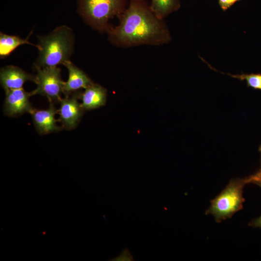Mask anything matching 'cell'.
Here are the masks:
<instances>
[{
    "instance_id": "obj_1",
    "label": "cell",
    "mask_w": 261,
    "mask_h": 261,
    "mask_svg": "<svg viewBox=\"0 0 261 261\" xmlns=\"http://www.w3.org/2000/svg\"><path fill=\"white\" fill-rule=\"evenodd\" d=\"M119 18L118 25L111 26L106 32L109 41L115 46L160 45L171 40L164 20L157 17L144 0H129Z\"/></svg>"
},
{
    "instance_id": "obj_2",
    "label": "cell",
    "mask_w": 261,
    "mask_h": 261,
    "mask_svg": "<svg viewBox=\"0 0 261 261\" xmlns=\"http://www.w3.org/2000/svg\"><path fill=\"white\" fill-rule=\"evenodd\" d=\"M39 55L36 68L57 67L69 60L73 49L72 29L65 25L59 26L49 34L39 37Z\"/></svg>"
},
{
    "instance_id": "obj_3",
    "label": "cell",
    "mask_w": 261,
    "mask_h": 261,
    "mask_svg": "<svg viewBox=\"0 0 261 261\" xmlns=\"http://www.w3.org/2000/svg\"><path fill=\"white\" fill-rule=\"evenodd\" d=\"M78 11L85 22L100 32H107L109 20L119 17L129 0H77Z\"/></svg>"
},
{
    "instance_id": "obj_4",
    "label": "cell",
    "mask_w": 261,
    "mask_h": 261,
    "mask_svg": "<svg viewBox=\"0 0 261 261\" xmlns=\"http://www.w3.org/2000/svg\"><path fill=\"white\" fill-rule=\"evenodd\" d=\"M248 183V178L234 179L211 202L206 213L212 214L217 222L231 217L243 208V188Z\"/></svg>"
},
{
    "instance_id": "obj_5",
    "label": "cell",
    "mask_w": 261,
    "mask_h": 261,
    "mask_svg": "<svg viewBox=\"0 0 261 261\" xmlns=\"http://www.w3.org/2000/svg\"><path fill=\"white\" fill-rule=\"evenodd\" d=\"M35 83L37 87L30 92L31 96L40 94L46 97L50 102H59L63 93L64 83L61 70L57 67L36 68Z\"/></svg>"
},
{
    "instance_id": "obj_6",
    "label": "cell",
    "mask_w": 261,
    "mask_h": 261,
    "mask_svg": "<svg viewBox=\"0 0 261 261\" xmlns=\"http://www.w3.org/2000/svg\"><path fill=\"white\" fill-rule=\"evenodd\" d=\"M5 93L3 109L6 115L17 116L27 113L31 114L34 110L29 101L30 92L22 88L9 90Z\"/></svg>"
},
{
    "instance_id": "obj_7",
    "label": "cell",
    "mask_w": 261,
    "mask_h": 261,
    "mask_svg": "<svg viewBox=\"0 0 261 261\" xmlns=\"http://www.w3.org/2000/svg\"><path fill=\"white\" fill-rule=\"evenodd\" d=\"M78 94L66 96L60 101V107L58 110L62 126L68 130L75 128L83 114V109L78 102Z\"/></svg>"
},
{
    "instance_id": "obj_8",
    "label": "cell",
    "mask_w": 261,
    "mask_h": 261,
    "mask_svg": "<svg viewBox=\"0 0 261 261\" xmlns=\"http://www.w3.org/2000/svg\"><path fill=\"white\" fill-rule=\"evenodd\" d=\"M35 80V76L29 74L21 68L8 65L2 68L0 71V81L5 91L23 88L28 81Z\"/></svg>"
},
{
    "instance_id": "obj_9",
    "label": "cell",
    "mask_w": 261,
    "mask_h": 261,
    "mask_svg": "<svg viewBox=\"0 0 261 261\" xmlns=\"http://www.w3.org/2000/svg\"><path fill=\"white\" fill-rule=\"evenodd\" d=\"M58 113L52 102L44 110H34L30 114L33 124L41 134H46L59 131L60 128L57 124L55 115Z\"/></svg>"
},
{
    "instance_id": "obj_10",
    "label": "cell",
    "mask_w": 261,
    "mask_h": 261,
    "mask_svg": "<svg viewBox=\"0 0 261 261\" xmlns=\"http://www.w3.org/2000/svg\"><path fill=\"white\" fill-rule=\"evenodd\" d=\"M68 71V79L64 82L63 94L68 96L73 92L86 88L93 83L87 74L69 60L63 64Z\"/></svg>"
},
{
    "instance_id": "obj_11",
    "label": "cell",
    "mask_w": 261,
    "mask_h": 261,
    "mask_svg": "<svg viewBox=\"0 0 261 261\" xmlns=\"http://www.w3.org/2000/svg\"><path fill=\"white\" fill-rule=\"evenodd\" d=\"M106 89L101 85L92 83L85 91L78 94V98L82 102L83 110H91L104 105L106 102Z\"/></svg>"
},
{
    "instance_id": "obj_12",
    "label": "cell",
    "mask_w": 261,
    "mask_h": 261,
    "mask_svg": "<svg viewBox=\"0 0 261 261\" xmlns=\"http://www.w3.org/2000/svg\"><path fill=\"white\" fill-rule=\"evenodd\" d=\"M30 36V35H29ZM28 37L22 39L19 36L10 35L0 32V56L1 58L8 56L17 47L21 45L28 44L36 47L39 49L38 44H34L30 43Z\"/></svg>"
},
{
    "instance_id": "obj_13",
    "label": "cell",
    "mask_w": 261,
    "mask_h": 261,
    "mask_svg": "<svg viewBox=\"0 0 261 261\" xmlns=\"http://www.w3.org/2000/svg\"><path fill=\"white\" fill-rule=\"evenodd\" d=\"M180 0H151V10L159 19H163L180 7Z\"/></svg>"
},
{
    "instance_id": "obj_14",
    "label": "cell",
    "mask_w": 261,
    "mask_h": 261,
    "mask_svg": "<svg viewBox=\"0 0 261 261\" xmlns=\"http://www.w3.org/2000/svg\"><path fill=\"white\" fill-rule=\"evenodd\" d=\"M207 65L210 69L215 71L219 72L223 74L237 78L241 81L245 80L246 82L247 86L255 89L261 90V73H242L241 74H232L229 73H225L218 71L212 67L209 63Z\"/></svg>"
},
{
    "instance_id": "obj_15",
    "label": "cell",
    "mask_w": 261,
    "mask_h": 261,
    "mask_svg": "<svg viewBox=\"0 0 261 261\" xmlns=\"http://www.w3.org/2000/svg\"><path fill=\"white\" fill-rule=\"evenodd\" d=\"M241 0H218V4L223 11H226L236 2Z\"/></svg>"
},
{
    "instance_id": "obj_16",
    "label": "cell",
    "mask_w": 261,
    "mask_h": 261,
    "mask_svg": "<svg viewBox=\"0 0 261 261\" xmlns=\"http://www.w3.org/2000/svg\"><path fill=\"white\" fill-rule=\"evenodd\" d=\"M248 180L249 183H255L261 187V175L258 177L251 175L248 177Z\"/></svg>"
},
{
    "instance_id": "obj_17",
    "label": "cell",
    "mask_w": 261,
    "mask_h": 261,
    "mask_svg": "<svg viewBox=\"0 0 261 261\" xmlns=\"http://www.w3.org/2000/svg\"><path fill=\"white\" fill-rule=\"evenodd\" d=\"M249 225L253 227L261 228V216L252 221Z\"/></svg>"
},
{
    "instance_id": "obj_18",
    "label": "cell",
    "mask_w": 261,
    "mask_h": 261,
    "mask_svg": "<svg viewBox=\"0 0 261 261\" xmlns=\"http://www.w3.org/2000/svg\"><path fill=\"white\" fill-rule=\"evenodd\" d=\"M259 151L261 153V145H260V147H259ZM253 176H256V177H258V176H260L261 175V169L260 170V171L256 174L253 175Z\"/></svg>"
}]
</instances>
